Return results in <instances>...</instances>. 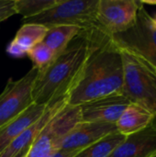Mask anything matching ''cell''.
I'll list each match as a JSON object with an SVG mask.
<instances>
[{"mask_svg": "<svg viewBox=\"0 0 156 157\" xmlns=\"http://www.w3.org/2000/svg\"><path fill=\"white\" fill-rule=\"evenodd\" d=\"M123 62L112 36L98 30L82 73L67 98L70 106L122 94Z\"/></svg>", "mask_w": 156, "mask_h": 157, "instance_id": "6da1fadb", "label": "cell"}, {"mask_svg": "<svg viewBox=\"0 0 156 157\" xmlns=\"http://www.w3.org/2000/svg\"><path fill=\"white\" fill-rule=\"evenodd\" d=\"M100 27L81 33L52 63L39 71L32 90L33 103L48 106L67 99L91 52Z\"/></svg>", "mask_w": 156, "mask_h": 157, "instance_id": "7a4b0ae2", "label": "cell"}, {"mask_svg": "<svg viewBox=\"0 0 156 157\" xmlns=\"http://www.w3.org/2000/svg\"><path fill=\"white\" fill-rule=\"evenodd\" d=\"M120 50L123 62L122 95L156 117V70L132 53Z\"/></svg>", "mask_w": 156, "mask_h": 157, "instance_id": "3957f363", "label": "cell"}, {"mask_svg": "<svg viewBox=\"0 0 156 157\" xmlns=\"http://www.w3.org/2000/svg\"><path fill=\"white\" fill-rule=\"evenodd\" d=\"M97 2L98 0H58L52 7L38 16L22 18V22L46 28L69 25L89 30L99 27L97 22Z\"/></svg>", "mask_w": 156, "mask_h": 157, "instance_id": "277c9868", "label": "cell"}, {"mask_svg": "<svg viewBox=\"0 0 156 157\" xmlns=\"http://www.w3.org/2000/svg\"><path fill=\"white\" fill-rule=\"evenodd\" d=\"M115 44L143 60L156 70V28L150 13L142 4L135 24L128 30L112 36Z\"/></svg>", "mask_w": 156, "mask_h": 157, "instance_id": "5b68a950", "label": "cell"}, {"mask_svg": "<svg viewBox=\"0 0 156 157\" xmlns=\"http://www.w3.org/2000/svg\"><path fill=\"white\" fill-rule=\"evenodd\" d=\"M81 122L79 106L66 104L42 129L26 157H51L67 133Z\"/></svg>", "mask_w": 156, "mask_h": 157, "instance_id": "8992f818", "label": "cell"}, {"mask_svg": "<svg viewBox=\"0 0 156 157\" xmlns=\"http://www.w3.org/2000/svg\"><path fill=\"white\" fill-rule=\"evenodd\" d=\"M39 70L31 69L21 78L13 80L9 78L0 94V127L6 124L33 103L32 90L37 79Z\"/></svg>", "mask_w": 156, "mask_h": 157, "instance_id": "52a82bcc", "label": "cell"}, {"mask_svg": "<svg viewBox=\"0 0 156 157\" xmlns=\"http://www.w3.org/2000/svg\"><path fill=\"white\" fill-rule=\"evenodd\" d=\"M141 6L137 0H98L97 22L110 36L122 33L135 24Z\"/></svg>", "mask_w": 156, "mask_h": 157, "instance_id": "ba28073f", "label": "cell"}, {"mask_svg": "<svg viewBox=\"0 0 156 157\" xmlns=\"http://www.w3.org/2000/svg\"><path fill=\"white\" fill-rule=\"evenodd\" d=\"M131 103L122 94L108 96L85 103L79 106L81 121L115 124Z\"/></svg>", "mask_w": 156, "mask_h": 157, "instance_id": "9c48e42d", "label": "cell"}, {"mask_svg": "<svg viewBox=\"0 0 156 157\" xmlns=\"http://www.w3.org/2000/svg\"><path fill=\"white\" fill-rule=\"evenodd\" d=\"M113 123L79 122L63 138L59 149L81 151L105 136L116 132Z\"/></svg>", "mask_w": 156, "mask_h": 157, "instance_id": "30bf717a", "label": "cell"}, {"mask_svg": "<svg viewBox=\"0 0 156 157\" xmlns=\"http://www.w3.org/2000/svg\"><path fill=\"white\" fill-rule=\"evenodd\" d=\"M156 154V120L146 129L126 136L108 157H152Z\"/></svg>", "mask_w": 156, "mask_h": 157, "instance_id": "8fae6325", "label": "cell"}, {"mask_svg": "<svg viewBox=\"0 0 156 157\" xmlns=\"http://www.w3.org/2000/svg\"><path fill=\"white\" fill-rule=\"evenodd\" d=\"M66 104L67 99L48 105L43 115L35 123L29 127L22 134H20L16 140H14L11 144L0 155V157H14L18 153L29 149L42 129Z\"/></svg>", "mask_w": 156, "mask_h": 157, "instance_id": "7c38bea8", "label": "cell"}, {"mask_svg": "<svg viewBox=\"0 0 156 157\" xmlns=\"http://www.w3.org/2000/svg\"><path fill=\"white\" fill-rule=\"evenodd\" d=\"M46 108L47 106L32 104L17 117L0 127V155L43 115Z\"/></svg>", "mask_w": 156, "mask_h": 157, "instance_id": "4fadbf2b", "label": "cell"}, {"mask_svg": "<svg viewBox=\"0 0 156 157\" xmlns=\"http://www.w3.org/2000/svg\"><path fill=\"white\" fill-rule=\"evenodd\" d=\"M47 31L48 28L42 25L23 24L7 45V53L17 58L26 56L34 46L43 41Z\"/></svg>", "mask_w": 156, "mask_h": 157, "instance_id": "5bb4252c", "label": "cell"}, {"mask_svg": "<svg viewBox=\"0 0 156 157\" xmlns=\"http://www.w3.org/2000/svg\"><path fill=\"white\" fill-rule=\"evenodd\" d=\"M155 115L144 107L131 103L115 123L117 132L124 136L139 132L150 126L155 120Z\"/></svg>", "mask_w": 156, "mask_h": 157, "instance_id": "9a60e30c", "label": "cell"}, {"mask_svg": "<svg viewBox=\"0 0 156 157\" xmlns=\"http://www.w3.org/2000/svg\"><path fill=\"white\" fill-rule=\"evenodd\" d=\"M81 31L82 29L76 26H53L48 28V31L42 42L45 43L56 55H59L81 33Z\"/></svg>", "mask_w": 156, "mask_h": 157, "instance_id": "2e32d148", "label": "cell"}, {"mask_svg": "<svg viewBox=\"0 0 156 157\" xmlns=\"http://www.w3.org/2000/svg\"><path fill=\"white\" fill-rule=\"evenodd\" d=\"M125 138L126 136L118 132L110 133L81 150L74 157H108Z\"/></svg>", "mask_w": 156, "mask_h": 157, "instance_id": "e0dca14e", "label": "cell"}, {"mask_svg": "<svg viewBox=\"0 0 156 157\" xmlns=\"http://www.w3.org/2000/svg\"><path fill=\"white\" fill-rule=\"evenodd\" d=\"M58 0H15V9L23 18L38 16L52 7Z\"/></svg>", "mask_w": 156, "mask_h": 157, "instance_id": "ac0fdd59", "label": "cell"}, {"mask_svg": "<svg viewBox=\"0 0 156 157\" xmlns=\"http://www.w3.org/2000/svg\"><path fill=\"white\" fill-rule=\"evenodd\" d=\"M33 63V67H36L39 71L43 70L49 66L52 61L56 58V54L43 42H40L34 46L27 54Z\"/></svg>", "mask_w": 156, "mask_h": 157, "instance_id": "d6986e66", "label": "cell"}, {"mask_svg": "<svg viewBox=\"0 0 156 157\" xmlns=\"http://www.w3.org/2000/svg\"><path fill=\"white\" fill-rule=\"evenodd\" d=\"M16 14L15 0H0V23Z\"/></svg>", "mask_w": 156, "mask_h": 157, "instance_id": "ffe728a7", "label": "cell"}, {"mask_svg": "<svg viewBox=\"0 0 156 157\" xmlns=\"http://www.w3.org/2000/svg\"><path fill=\"white\" fill-rule=\"evenodd\" d=\"M80 151H76V150L58 149L51 155V157H74Z\"/></svg>", "mask_w": 156, "mask_h": 157, "instance_id": "44dd1931", "label": "cell"}, {"mask_svg": "<svg viewBox=\"0 0 156 157\" xmlns=\"http://www.w3.org/2000/svg\"><path fill=\"white\" fill-rule=\"evenodd\" d=\"M29 148H30V147H29ZM29 149H28V150H25V151H22V152L18 153L17 155H15L14 157H26L27 156V154H28V152H29Z\"/></svg>", "mask_w": 156, "mask_h": 157, "instance_id": "7402d4cb", "label": "cell"}, {"mask_svg": "<svg viewBox=\"0 0 156 157\" xmlns=\"http://www.w3.org/2000/svg\"><path fill=\"white\" fill-rule=\"evenodd\" d=\"M143 5H154V6H156V1H147V0H143V1H141Z\"/></svg>", "mask_w": 156, "mask_h": 157, "instance_id": "603a6c76", "label": "cell"}, {"mask_svg": "<svg viewBox=\"0 0 156 157\" xmlns=\"http://www.w3.org/2000/svg\"><path fill=\"white\" fill-rule=\"evenodd\" d=\"M151 17H152L153 24L154 25V27L156 28V13H155V15H154V16H152V15H151Z\"/></svg>", "mask_w": 156, "mask_h": 157, "instance_id": "cb8c5ba5", "label": "cell"}, {"mask_svg": "<svg viewBox=\"0 0 156 157\" xmlns=\"http://www.w3.org/2000/svg\"><path fill=\"white\" fill-rule=\"evenodd\" d=\"M152 157H156V154H155V155H154V156H152Z\"/></svg>", "mask_w": 156, "mask_h": 157, "instance_id": "d4e9b609", "label": "cell"}, {"mask_svg": "<svg viewBox=\"0 0 156 157\" xmlns=\"http://www.w3.org/2000/svg\"><path fill=\"white\" fill-rule=\"evenodd\" d=\"M155 120H156V118H155Z\"/></svg>", "mask_w": 156, "mask_h": 157, "instance_id": "484cf974", "label": "cell"}]
</instances>
